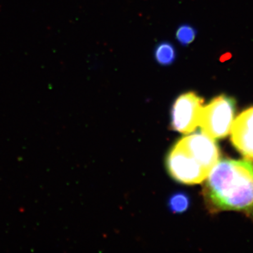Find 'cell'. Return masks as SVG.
Segmentation results:
<instances>
[{
	"mask_svg": "<svg viewBox=\"0 0 253 253\" xmlns=\"http://www.w3.org/2000/svg\"><path fill=\"white\" fill-rule=\"evenodd\" d=\"M203 196L210 212L238 211L253 216V162L218 161L206 178Z\"/></svg>",
	"mask_w": 253,
	"mask_h": 253,
	"instance_id": "obj_1",
	"label": "cell"
},
{
	"mask_svg": "<svg viewBox=\"0 0 253 253\" xmlns=\"http://www.w3.org/2000/svg\"><path fill=\"white\" fill-rule=\"evenodd\" d=\"M219 161L215 140L198 131L175 143L166 158V168L174 180L193 185L204 181Z\"/></svg>",
	"mask_w": 253,
	"mask_h": 253,
	"instance_id": "obj_2",
	"label": "cell"
},
{
	"mask_svg": "<svg viewBox=\"0 0 253 253\" xmlns=\"http://www.w3.org/2000/svg\"><path fill=\"white\" fill-rule=\"evenodd\" d=\"M235 111L236 102L232 98L225 95L214 98L201 111V131L214 139L225 137L230 132Z\"/></svg>",
	"mask_w": 253,
	"mask_h": 253,
	"instance_id": "obj_3",
	"label": "cell"
},
{
	"mask_svg": "<svg viewBox=\"0 0 253 253\" xmlns=\"http://www.w3.org/2000/svg\"><path fill=\"white\" fill-rule=\"evenodd\" d=\"M204 99L194 91L178 96L171 110V126L173 130L189 134L199 126Z\"/></svg>",
	"mask_w": 253,
	"mask_h": 253,
	"instance_id": "obj_4",
	"label": "cell"
},
{
	"mask_svg": "<svg viewBox=\"0 0 253 253\" xmlns=\"http://www.w3.org/2000/svg\"><path fill=\"white\" fill-rule=\"evenodd\" d=\"M231 142L244 157L253 160V107L245 110L234 121Z\"/></svg>",
	"mask_w": 253,
	"mask_h": 253,
	"instance_id": "obj_5",
	"label": "cell"
},
{
	"mask_svg": "<svg viewBox=\"0 0 253 253\" xmlns=\"http://www.w3.org/2000/svg\"><path fill=\"white\" fill-rule=\"evenodd\" d=\"M176 50L174 46L168 42H163L156 46L154 50V57L161 66H169L176 59Z\"/></svg>",
	"mask_w": 253,
	"mask_h": 253,
	"instance_id": "obj_6",
	"label": "cell"
},
{
	"mask_svg": "<svg viewBox=\"0 0 253 253\" xmlns=\"http://www.w3.org/2000/svg\"><path fill=\"white\" fill-rule=\"evenodd\" d=\"M191 200L184 192L175 193L169 197L168 208L174 214H181L186 212L189 208Z\"/></svg>",
	"mask_w": 253,
	"mask_h": 253,
	"instance_id": "obj_7",
	"label": "cell"
},
{
	"mask_svg": "<svg viewBox=\"0 0 253 253\" xmlns=\"http://www.w3.org/2000/svg\"><path fill=\"white\" fill-rule=\"evenodd\" d=\"M197 31L194 27L188 24L181 25L176 30L175 38L179 44L183 46H187L194 42Z\"/></svg>",
	"mask_w": 253,
	"mask_h": 253,
	"instance_id": "obj_8",
	"label": "cell"
}]
</instances>
